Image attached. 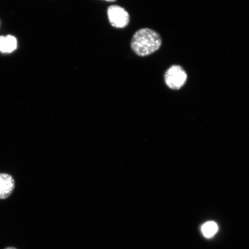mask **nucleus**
<instances>
[{
	"label": "nucleus",
	"mask_w": 249,
	"mask_h": 249,
	"mask_svg": "<svg viewBox=\"0 0 249 249\" xmlns=\"http://www.w3.org/2000/svg\"><path fill=\"white\" fill-rule=\"evenodd\" d=\"M162 43L161 36L155 31L145 28L134 34L130 46L132 51L140 57H145L158 51Z\"/></svg>",
	"instance_id": "f257e3e1"
},
{
	"label": "nucleus",
	"mask_w": 249,
	"mask_h": 249,
	"mask_svg": "<svg viewBox=\"0 0 249 249\" xmlns=\"http://www.w3.org/2000/svg\"><path fill=\"white\" fill-rule=\"evenodd\" d=\"M164 81L167 87L172 89H179L185 85L188 75L179 65H174L164 74Z\"/></svg>",
	"instance_id": "f03ea898"
},
{
	"label": "nucleus",
	"mask_w": 249,
	"mask_h": 249,
	"mask_svg": "<svg viewBox=\"0 0 249 249\" xmlns=\"http://www.w3.org/2000/svg\"><path fill=\"white\" fill-rule=\"evenodd\" d=\"M108 20L112 26L123 29L129 24L130 16L125 9L119 5H111L107 9Z\"/></svg>",
	"instance_id": "7ed1b4c3"
},
{
	"label": "nucleus",
	"mask_w": 249,
	"mask_h": 249,
	"mask_svg": "<svg viewBox=\"0 0 249 249\" xmlns=\"http://www.w3.org/2000/svg\"><path fill=\"white\" fill-rule=\"evenodd\" d=\"M15 189V180L11 175L0 173V199L9 197Z\"/></svg>",
	"instance_id": "20e7f679"
},
{
	"label": "nucleus",
	"mask_w": 249,
	"mask_h": 249,
	"mask_svg": "<svg viewBox=\"0 0 249 249\" xmlns=\"http://www.w3.org/2000/svg\"><path fill=\"white\" fill-rule=\"evenodd\" d=\"M17 48V40L10 35L0 36V52L11 53Z\"/></svg>",
	"instance_id": "39448f33"
},
{
	"label": "nucleus",
	"mask_w": 249,
	"mask_h": 249,
	"mask_svg": "<svg viewBox=\"0 0 249 249\" xmlns=\"http://www.w3.org/2000/svg\"><path fill=\"white\" fill-rule=\"evenodd\" d=\"M218 230L217 224L213 222H208L202 227V232L207 238H211L215 234Z\"/></svg>",
	"instance_id": "423d86ee"
},
{
	"label": "nucleus",
	"mask_w": 249,
	"mask_h": 249,
	"mask_svg": "<svg viewBox=\"0 0 249 249\" xmlns=\"http://www.w3.org/2000/svg\"><path fill=\"white\" fill-rule=\"evenodd\" d=\"M104 1H107V2H114V1H116V0H104Z\"/></svg>",
	"instance_id": "0eeeda50"
},
{
	"label": "nucleus",
	"mask_w": 249,
	"mask_h": 249,
	"mask_svg": "<svg viewBox=\"0 0 249 249\" xmlns=\"http://www.w3.org/2000/svg\"><path fill=\"white\" fill-rule=\"evenodd\" d=\"M4 249H17V248H15L14 247H7L5 248Z\"/></svg>",
	"instance_id": "6e6552de"
}]
</instances>
